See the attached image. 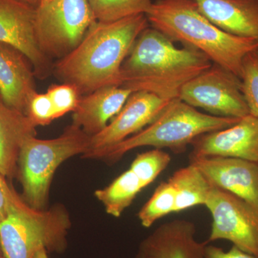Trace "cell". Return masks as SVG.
<instances>
[{
    "instance_id": "obj_1",
    "label": "cell",
    "mask_w": 258,
    "mask_h": 258,
    "mask_svg": "<svg viewBox=\"0 0 258 258\" xmlns=\"http://www.w3.org/2000/svg\"><path fill=\"white\" fill-rule=\"evenodd\" d=\"M150 26L144 14L113 22L96 21L83 40L53 66L61 82L81 96L109 86H121V66L141 33Z\"/></svg>"
},
{
    "instance_id": "obj_2",
    "label": "cell",
    "mask_w": 258,
    "mask_h": 258,
    "mask_svg": "<svg viewBox=\"0 0 258 258\" xmlns=\"http://www.w3.org/2000/svg\"><path fill=\"white\" fill-rule=\"evenodd\" d=\"M212 64L201 51L178 48L171 39L149 26L137 37L122 64L120 86L175 99L184 84Z\"/></svg>"
},
{
    "instance_id": "obj_3",
    "label": "cell",
    "mask_w": 258,
    "mask_h": 258,
    "mask_svg": "<svg viewBox=\"0 0 258 258\" xmlns=\"http://www.w3.org/2000/svg\"><path fill=\"white\" fill-rule=\"evenodd\" d=\"M147 16L149 25L173 42L193 47L216 63L241 77L244 56L258 41L222 31L198 10L193 0H157Z\"/></svg>"
},
{
    "instance_id": "obj_4",
    "label": "cell",
    "mask_w": 258,
    "mask_h": 258,
    "mask_svg": "<svg viewBox=\"0 0 258 258\" xmlns=\"http://www.w3.org/2000/svg\"><path fill=\"white\" fill-rule=\"evenodd\" d=\"M240 119L201 113L179 98H175L143 130L113 147L93 153L86 159L113 164L127 153L143 147L169 149L181 154L200 136L228 128Z\"/></svg>"
},
{
    "instance_id": "obj_5",
    "label": "cell",
    "mask_w": 258,
    "mask_h": 258,
    "mask_svg": "<svg viewBox=\"0 0 258 258\" xmlns=\"http://www.w3.org/2000/svg\"><path fill=\"white\" fill-rule=\"evenodd\" d=\"M91 137L74 124L52 139L31 137L24 142L19 154L18 173L24 201L32 208L45 210L54 174L61 164L89 149Z\"/></svg>"
},
{
    "instance_id": "obj_6",
    "label": "cell",
    "mask_w": 258,
    "mask_h": 258,
    "mask_svg": "<svg viewBox=\"0 0 258 258\" xmlns=\"http://www.w3.org/2000/svg\"><path fill=\"white\" fill-rule=\"evenodd\" d=\"M71 225L69 212L61 204L37 210L24 202L0 222L2 252L5 258H33L41 249L62 253Z\"/></svg>"
},
{
    "instance_id": "obj_7",
    "label": "cell",
    "mask_w": 258,
    "mask_h": 258,
    "mask_svg": "<svg viewBox=\"0 0 258 258\" xmlns=\"http://www.w3.org/2000/svg\"><path fill=\"white\" fill-rule=\"evenodd\" d=\"M35 9L37 42L51 60L70 53L97 21L88 0H40Z\"/></svg>"
},
{
    "instance_id": "obj_8",
    "label": "cell",
    "mask_w": 258,
    "mask_h": 258,
    "mask_svg": "<svg viewBox=\"0 0 258 258\" xmlns=\"http://www.w3.org/2000/svg\"><path fill=\"white\" fill-rule=\"evenodd\" d=\"M178 98L215 116L242 118L250 114L240 78L213 62L211 67L184 84Z\"/></svg>"
},
{
    "instance_id": "obj_9",
    "label": "cell",
    "mask_w": 258,
    "mask_h": 258,
    "mask_svg": "<svg viewBox=\"0 0 258 258\" xmlns=\"http://www.w3.org/2000/svg\"><path fill=\"white\" fill-rule=\"evenodd\" d=\"M205 206L212 218L207 243L225 240L258 258V210L233 194L212 186Z\"/></svg>"
},
{
    "instance_id": "obj_10",
    "label": "cell",
    "mask_w": 258,
    "mask_h": 258,
    "mask_svg": "<svg viewBox=\"0 0 258 258\" xmlns=\"http://www.w3.org/2000/svg\"><path fill=\"white\" fill-rule=\"evenodd\" d=\"M35 15V7L20 0H0V42L23 52L31 62L35 77L45 80L53 74L54 63L39 46Z\"/></svg>"
},
{
    "instance_id": "obj_11",
    "label": "cell",
    "mask_w": 258,
    "mask_h": 258,
    "mask_svg": "<svg viewBox=\"0 0 258 258\" xmlns=\"http://www.w3.org/2000/svg\"><path fill=\"white\" fill-rule=\"evenodd\" d=\"M171 101L148 91L132 93L106 128L91 137L89 149L81 157L85 159L93 153L113 147L139 133L152 123Z\"/></svg>"
},
{
    "instance_id": "obj_12",
    "label": "cell",
    "mask_w": 258,
    "mask_h": 258,
    "mask_svg": "<svg viewBox=\"0 0 258 258\" xmlns=\"http://www.w3.org/2000/svg\"><path fill=\"white\" fill-rule=\"evenodd\" d=\"M191 145V157L236 158L258 162V117L246 115L232 126L200 136Z\"/></svg>"
},
{
    "instance_id": "obj_13",
    "label": "cell",
    "mask_w": 258,
    "mask_h": 258,
    "mask_svg": "<svg viewBox=\"0 0 258 258\" xmlns=\"http://www.w3.org/2000/svg\"><path fill=\"white\" fill-rule=\"evenodd\" d=\"M214 187L236 195L258 210V162L236 158L191 157Z\"/></svg>"
},
{
    "instance_id": "obj_14",
    "label": "cell",
    "mask_w": 258,
    "mask_h": 258,
    "mask_svg": "<svg viewBox=\"0 0 258 258\" xmlns=\"http://www.w3.org/2000/svg\"><path fill=\"white\" fill-rule=\"evenodd\" d=\"M196 232L189 220L165 222L140 242L134 258H204L208 243L199 242Z\"/></svg>"
},
{
    "instance_id": "obj_15",
    "label": "cell",
    "mask_w": 258,
    "mask_h": 258,
    "mask_svg": "<svg viewBox=\"0 0 258 258\" xmlns=\"http://www.w3.org/2000/svg\"><path fill=\"white\" fill-rule=\"evenodd\" d=\"M35 78L27 56L13 45L0 42V94L5 103L25 115L29 101L37 93Z\"/></svg>"
},
{
    "instance_id": "obj_16",
    "label": "cell",
    "mask_w": 258,
    "mask_h": 258,
    "mask_svg": "<svg viewBox=\"0 0 258 258\" xmlns=\"http://www.w3.org/2000/svg\"><path fill=\"white\" fill-rule=\"evenodd\" d=\"M222 31L258 41V0H193Z\"/></svg>"
},
{
    "instance_id": "obj_17",
    "label": "cell",
    "mask_w": 258,
    "mask_h": 258,
    "mask_svg": "<svg viewBox=\"0 0 258 258\" xmlns=\"http://www.w3.org/2000/svg\"><path fill=\"white\" fill-rule=\"evenodd\" d=\"M133 91L119 86H109L81 97L73 112V124L90 137L106 128L109 120L119 113Z\"/></svg>"
},
{
    "instance_id": "obj_18",
    "label": "cell",
    "mask_w": 258,
    "mask_h": 258,
    "mask_svg": "<svg viewBox=\"0 0 258 258\" xmlns=\"http://www.w3.org/2000/svg\"><path fill=\"white\" fill-rule=\"evenodd\" d=\"M36 128L22 112L8 106L0 94V174L14 177L19 154L27 139L36 137Z\"/></svg>"
},
{
    "instance_id": "obj_19",
    "label": "cell",
    "mask_w": 258,
    "mask_h": 258,
    "mask_svg": "<svg viewBox=\"0 0 258 258\" xmlns=\"http://www.w3.org/2000/svg\"><path fill=\"white\" fill-rule=\"evenodd\" d=\"M168 181L175 193L174 212L205 205L212 188L203 172L191 163L176 170Z\"/></svg>"
},
{
    "instance_id": "obj_20",
    "label": "cell",
    "mask_w": 258,
    "mask_h": 258,
    "mask_svg": "<svg viewBox=\"0 0 258 258\" xmlns=\"http://www.w3.org/2000/svg\"><path fill=\"white\" fill-rule=\"evenodd\" d=\"M144 189L138 177L128 169L106 187L97 189L94 195L103 204L107 214L118 218Z\"/></svg>"
},
{
    "instance_id": "obj_21",
    "label": "cell",
    "mask_w": 258,
    "mask_h": 258,
    "mask_svg": "<svg viewBox=\"0 0 258 258\" xmlns=\"http://www.w3.org/2000/svg\"><path fill=\"white\" fill-rule=\"evenodd\" d=\"M97 21L113 22L147 14L152 0H88Z\"/></svg>"
},
{
    "instance_id": "obj_22",
    "label": "cell",
    "mask_w": 258,
    "mask_h": 258,
    "mask_svg": "<svg viewBox=\"0 0 258 258\" xmlns=\"http://www.w3.org/2000/svg\"><path fill=\"white\" fill-rule=\"evenodd\" d=\"M175 193L169 181H162L147 203L138 213V218L144 227H152L162 217L174 213Z\"/></svg>"
},
{
    "instance_id": "obj_23",
    "label": "cell",
    "mask_w": 258,
    "mask_h": 258,
    "mask_svg": "<svg viewBox=\"0 0 258 258\" xmlns=\"http://www.w3.org/2000/svg\"><path fill=\"white\" fill-rule=\"evenodd\" d=\"M171 158L162 149H154L141 153L134 159L130 169L138 177L144 188L152 184L169 164Z\"/></svg>"
},
{
    "instance_id": "obj_24",
    "label": "cell",
    "mask_w": 258,
    "mask_h": 258,
    "mask_svg": "<svg viewBox=\"0 0 258 258\" xmlns=\"http://www.w3.org/2000/svg\"><path fill=\"white\" fill-rule=\"evenodd\" d=\"M240 79L249 113L258 117V47L244 56Z\"/></svg>"
},
{
    "instance_id": "obj_25",
    "label": "cell",
    "mask_w": 258,
    "mask_h": 258,
    "mask_svg": "<svg viewBox=\"0 0 258 258\" xmlns=\"http://www.w3.org/2000/svg\"><path fill=\"white\" fill-rule=\"evenodd\" d=\"M46 93L53 106L56 119L76 111L82 96L74 86L64 83L50 85Z\"/></svg>"
},
{
    "instance_id": "obj_26",
    "label": "cell",
    "mask_w": 258,
    "mask_h": 258,
    "mask_svg": "<svg viewBox=\"0 0 258 258\" xmlns=\"http://www.w3.org/2000/svg\"><path fill=\"white\" fill-rule=\"evenodd\" d=\"M25 115L35 127L45 126L56 119L53 106L47 93H35L28 102Z\"/></svg>"
},
{
    "instance_id": "obj_27",
    "label": "cell",
    "mask_w": 258,
    "mask_h": 258,
    "mask_svg": "<svg viewBox=\"0 0 258 258\" xmlns=\"http://www.w3.org/2000/svg\"><path fill=\"white\" fill-rule=\"evenodd\" d=\"M24 202L16 191L10 187L5 177L0 174V222Z\"/></svg>"
},
{
    "instance_id": "obj_28",
    "label": "cell",
    "mask_w": 258,
    "mask_h": 258,
    "mask_svg": "<svg viewBox=\"0 0 258 258\" xmlns=\"http://www.w3.org/2000/svg\"><path fill=\"white\" fill-rule=\"evenodd\" d=\"M204 258H256L252 254L244 252L236 246L232 245V248L225 251L221 247L215 245H208L205 247Z\"/></svg>"
},
{
    "instance_id": "obj_29",
    "label": "cell",
    "mask_w": 258,
    "mask_h": 258,
    "mask_svg": "<svg viewBox=\"0 0 258 258\" xmlns=\"http://www.w3.org/2000/svg\"><path fill=\"white\" fill-rule=\"evenodd\" d=\"M33 258H49L48 252H47L46 249H40L35 253Z\"/></svg>"
},
{
    "instance_id": "obj_30",
    "label": "cell",
    "mask_w": 258,
    "mask_h": 258,
    "mask_svg": "<svg viewBox=\"0 0 258 258\" xmlns=\"http://www.w3.org/2000/svg\"><path fill=\"white\" fill-rule=\"evenodd\" d=\"M20 1L27 3V4L32 5V6L35 7V8H36L40 0H20Z\"/></svg>"
},
{
    "instance_id": "obj_31",
    "label": "cell",
    "mask_w": 258,
    "mask_h": 258,
    "mask_svg": "<svg viewBox=\"0 0 258 258\" xmlns=\"http://www.w3.org/2000/svg\"><path fill=\"white\" fill-rule=\"evenodd\" d=\"M0 254H3V252H2L1 244H0Z\"/></svg>"
},
{
    "instance_id": "obj_32",
    "label": "cell",
    "mask_w": 258,
    "mask_h": 258,
    "mask_svg": "<svg viewBox=\"0 0 258 258\" xmlns=\"http://www.w3.org/2000/svg\"><path fill=\"white\" fill-rule=\"evenodd\" d=\"M0 258H5V257L3 254H0Z\"/></svg>"
}]
</instances>
